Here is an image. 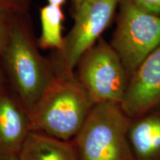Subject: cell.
<instances>
[{
	"mask_svg": "<svg viewBox=\"0 0 160 160\" xmlns=\"http://www.w3.org/2000/svg\"><path fill=\"white\" fill-rule=\"evenodd\" d=\"M13 14L0 7V55L8 37Z\"/></svg>",
	"mask_w": 160,
	"mask_h": 160,
	"instance_id": "12",
	"label": "cell"
},
{
	"mask_svg": "<svg viewBox=\"0 0 160 160\" xmlns=\"http://www.w3.org/2000/svg\"><path fill=\"white\" fill-rule=\"evenodd\" d=\"M64 13L62 7L48 4L40 11L41 35L38 43L41 49L59 51L62 47V22Z\"/></svg>",
	"mask_w": 160,
	"mask_h": 160,
	"instance_id": "11",
	"label": "cell"
},
{
	"mask_svg": "<svg viewBox=\"0 0 160 160\" xmlns=\"http://www.w3.org/2000/svg\"><path fill=\"white\" fill-rule=\"evenodd\" d=\"M6 160H19V159L17 157H14L10 158V159H6Z\"/></svg>",
	"mask_w": 160,
	"mask_h": 160,
	"instance_id": "17",
	"label": "cell"
},
{
	"mask_svg": "<svg viewBox=\"0 0 160 160\" xmlns=\"http://www.w3.org/2000/svg\"><path fill=\"white\" fill-rule=\"evenodd\" d=\"M39 49L29 13H13L0 55V68L28 112L57 77L51 59L44 57Z\"/></svg>",
	"mask_w": 160,
	"mask_h": 160,
	"instance_id": "1",
	"label": "cell"
},
{
	"mask_svg": "<svg viewBox=\"0 0 160 160\" xmlns=\"http://www.w3.org/2000/svg\"><path fill=\"white\" fill-rule=\"evenodd\" d=\"M133 1L146 11L160 17V0H133Z\"/></svg>",
	"mask_w": 160,
	"mask_h": 160,
	"instance_id": "14",
	"label": "cell"
},
{
	"mask_svg": "<svg viewBox=\"0 0 160 160\" xmlns=\"http://www.w3.org/2000/svg\"><path fill=\"white\" fill-rule=\"evenodd\" d=\"M73 1V10L77 8L79 6L80 4L82 2L85 0H72Z\"/></svg>",
	"mask_w": 160,
	"mask_h": 160,
	"instance_id": "16",
	"label": "cell"
},
{
	"mask_svg": "<svg viewBox=\"0 0 160 160\" xmlns=\"http://www.w3.org/2000/svg\"><path fill=\"white\" fill-rule=\"evenodd\" d=\"M119 0H85L74 9V22L62 48L51 59L57 75H70L80 58L101 37L114 17Z\"/></svg>",
	"mask_w": 160,
	"mask_h": 160,
	"instance_id": "6",
	"label": "cell"
},
{
	"mask_svg": "<svg viewBox=\"0 0 160 160\" xmlns=\"http://www.w3.org/2000/svg\"><path fill=\"white\" fill-rule=\"evenodd\" d=\"M131 118L121 104L93 105L73 142L79 160H135L128 138Z\"/></svg>",
	"mask_w": 160,
	"mask_h": 160,
	"instance_id": "3",
	"label": "cell"
},
{
	"mask_svg": "<svg viewBox=\"0 0 160 160\" xmlns=\"http://www.w3.org/2000/svg\"><path fill=\"white\" fill-rule=\"evenodd\" d=\"M117 25L110 44L129 78L160 45V17L146 11L133 0H119Z\"/></svg>",
	"mask_w": 160,
	"mask_h": 160,
	"instance_id": "5",
	"label": "cell"
},
{
	"mask_svg": "<svg viewBox=\"0 0 160 160\" xmlns=\"http://www.w3.org/2000/svg\"><path fill=\"white\" fill-rule=\"evenodd\" d=\"M74 74L93 105L121 104L130 79L119 55L102 37L82 56Z\"/></svg>",
	"mask_w": 160,
	"mask_h": 160,
	"instance_id": "4",
	"label": "cell"
},
{
	"mask_svg": "<svg viewBox=\"0 0 160 160\" xmlns=\"http://www.w3.org/2000/svg\"><path fill=\"white\" fill-rule=\"evenodd\" d=\"M74 73L57 75L29 111L32 131L73 141L93 107Z\"/></svg>",
	"mask_w": 160,
	"mask_h": 160,
	"instance_id": "2",
	"label": "cell"
},
{
	"mask_svg": "<svg viewBox=\"0 0 160 160\" xmlns=\"http://www.w3.org/2000/svg\"><path fill=\"white\" fill-rule=\"evenodd\" d=\"M121 105L132 119L160 105V45L130 77Z\"/></svg>",
	"mask_w": 160,
	"mask_h": 160,
	"instance_id": "8",
	"label": "cell"
},
{
	"mask_svg": "<svg viewBox=\"0 0 160 160\" xmlns=\"http://www.w3.org/2000/svg\"><path fill=\"white\" fill-rule=\"evenodd\" d=\"M19 160H79L73 141L32 131L20 150Z\"/></svg>",
	"mask_w": 160,
	"mask_h": 160,
	"instance_id": "10",
	"label": "cell"
},
{
	"mask_svg": "<svg viewBox=\"0 0 160 160\" xmlns=\"http://www.w3.org/2000/svg\"><path fill=\"white\" fill-rule=\"evenodd\" d=\"M66 0H48V2L50 5H57L59 7H62V5L65 4Z\"/></svg>",
	"mask_w": 160,
	"mask_h": 160,
	"instance_id": "15",
	"label": "cell"
},
{
	"mask_svg": "<svg viewBox=\"0 0 160 160\" xmlns=\"http://www.w3.org/2000/svg\"><path fill=\"white\" fill-rule=\"evenodd\" d=\"M31 131L28 111L0 69V160L18 157Z\"/></svg>",
	"mask_w": 160,
	"mask_h": 160,
	"instance_id": "7",
	"label": "cell"
},
{
	"mask_svg": "<svg viewBox=\"0 0 160 160\" xmlns=\"http://www.w3.org/2000/svg\"><path fill=\"white\" fill-rule=\"evenodd\" d=\"M31 0H0V7L11 13H29Z\"/></svg>",
	"mask_w": 160,
	"mask_h": 160,
	"instance_id": "13",
	"label": "cell"
},
{
	"mask_svg": "<svg viewBox=\"0 0 160 160\" xmlns=\"http://www.w3.org/2000/svg\"><path fill=\"white\" fill-rule=\"evenodd\" d=\"M128 138L135 160H160V110L132 119Z\"/></svg>",
	"mask_w": 160,
	"mask_h": 160,
	"instance_id": "9",
	"label": "cell"
}]
</instances>
